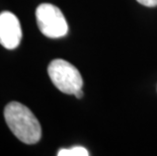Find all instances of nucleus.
<instances>
[{
  "mask_svg": "<svg viewBox=\"0 0 157 156\" xmlns=\"http://www.w3.org/2000/svg\"><path fill=\"white\" fill-rule=\"evenodd\" d=\"M4 118L10 131L25 144H36L42 136L39 121L31 109L19 102L12 101L4 108Z\"/></svg>",
  "mask_w": 157,
  "mask_h": 156,
  "instance_id": "nucleus-1",
  "label": "nucleus"
},
{
  "mask_svg": "<svg viewBox=\"0 0 157 156\" xmlns=\"http://www.w3.org/2000/svg\"><path fill=\"white\" fill-rule=\"evenodd\" d=\"M48 73L53 84L63 93L75 94L82 89V77L71 63L62 59H56L50 63Z\"/></svg>",
  "mask_w": 157,
  "mask_h": 156,
  "instance_id": "nucleus-2",
  "label": "nucleus"
},
{
  "mask_svg": "<svg viewBox=\"0 0 157 156\" xmlns=\"http://www.w3.org/2000/svg\"><path fill=\"white\" fill-rule=\"evenodd\" d=\"M36 22L44 36L51 39L65 36L68 32V24L62 11L53 4L43 3L36 10Z\"/></svg>",
  "mask_w": 157,
  "mask_h": 156,
  "instance_id": "nucleus-3",
  "label": "nucleus"
},
{
  "mask_svg": "<svg viewBox=\"0 0 157 156\" xmlns=\"http://www.w3.org/2000/svg\"><path fill=\"white\" fill-rule=\"evenodd\" d=\"M21 40V28L19 21L11 12L0 13V44L5 49L18 47Z\"/></svg>",
  "mask_w": 157,
  "mask_h": 156,
  "instance_id": "nucleus-4",
  "label": "nucleus"
},
{
  "mask_svg": "<svg viewBox=\"0 0 157 156\" xmlns=\"http://www.w3.org/2000/svg\"><path fill=\"white\" fill-rule=\"evenodd\" d=\"M88 151L81 146H74L69 149H60L58 156H87Z\"/></svg>",
  "mask_w": 157,
  "mask_h": 156,
  "instance_id": "nucleus-5",
  "label": "nucleus"
},
{
  "mask_svg": "<svg viewBox=\"0 0 157 156\" xmlns=\"http://www.w3.org/2000/svg\"><path fill=\"white\" fill-rule=\"evenodd\" d=\"M140 4L144 5V6H148V7H154L157 6V0H137Z\"/></svg>",
  "mask_w": 157,
  "mask_h": 156,
  "instance_id": "nucleus-6",
  "label": "nucleus"
},
{
  "mask_svg": "<svg viewBox=\"0 0 157 156\" xmlns=\"http://www.w3.org/2000/svg\"><path fill=\"white\" fill-rule=\"evenodd\" d=\"M76 97H78V98H81L82 97V95H83V92H82V89H80V90H78L76 93L74 94Z\"/></svg>",
  "mask_w": 157,
  "mask_h": 156,
  "instance_id": "nucleus-7",
  "label": "nucleus"
}]
</instances>
